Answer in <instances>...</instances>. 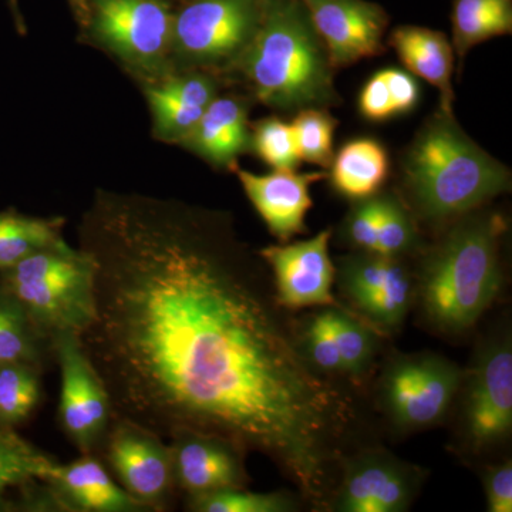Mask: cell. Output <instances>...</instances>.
I'll use <instances>...</instances> for the list:
<instances>
[{"label":"cell","mask_w":512,"mask_h":512,"mask_svg":"<svg viewBox=\"0 0 512 512\" xmlns=\"http://www.w3.org/2000/svg\"><path fill=\"white\" fill-rule=\"evenodd\" d=\"M330 231L295 244L272 245L259 258L274 275L276 299L282 308L301 309L330 305L335 266L329 255Z\"/></svg>","instance_id":"13"},{"label":"cell","mask_w":512,"mask_h":512,"mask_svg":"<svg viewBox=\"0 0 512 512\" xmlns=\"http://www.w3.org/2000/svg\"><path fill=\"white\" fill-rule=\"evenodd\" d=\"M43 487L52 512H150L117 484L99 454L60 463Z\"/></svg>","instance_id":"17"},{"label":"cell","mask_w":512,"mask_h":512,"mask_svg":"<svg viewBox=\"0 0 512 512\" xmlns=\"http://www.w3.org/2000/svg\"><path fill=\"white\" fill-rule=\"evenodd\" d=\"M333 336L342 359L343 372L359 376L365 373L376 353V339L369 328L348 313L329 309Z\"/></svg>","instance_id":"30"},{"label":"cell","mask_w":512,"mask_h":512,"mask_svg":"<svg viewBox=\"0 0 512 512\" xmlns=\"http://www.w3.org/2000/svg\"><path fill=\"white\" fill-rule=\"evenodd\" d=\"M332 72L303 0H265L259 28L232 73L266 107L299 111L336 104Z\"/></svg>","instance_id":"2"},{"label":"cell","mask_w":512,"mask_h":512,"mask_svg":"<svg viewBox=\"0 0 512 512\" xmlns=\"http://www.w3.org/2000/svg\"><path fill=\"white\" fill-rule=\"evenodd\" d=\"M302 349L309 362L323 375L343 372L342 359L330 323L329 309L320 312L311 320L306 329Z\"/></svg>","instance_id":"33"},{"label":"cell","mask_w":512,"mask_h":512,"mask_svg":"<svg viewBox=\"0 0 512 512\" xmlns=\"http://www.w3.org/2000/svg\"><path fill=\"white\" fill-rule=\"evenodd\" d=\"M416 229L412 218L396 198L380 197L379 227H377V254L399 258L413 248Z\"/></svg>","instance_id":"32"},{"label":"cell","mask_w":512,"mask_h":512,"mask_svg":"<svg viewBox=\"0 0 512 512\" xmlns=\"http://www.w3.org/2000/svg\"><path fill=\"white\" fill-rule=\"evenodd\" d=\"M339 284L357 311L383 329L399 326L412 303V278L393 256L366 251L346 256Z\"/></svg>","instance_id":"11"},{"label":"cell","mask_w":512,"mask_h":512,"mask_svg":"<svg viewBox=\"0 0 512 512\" xmlns=\"http://www.w3.org/2000/svg\"><path fill=\"white\" fill-rule=\"evenodd\" d=\"M173 9L165 0H87L83 37L117 60L141 83L174 72Z\"/></svg>","instance_id":"6"},{"label":"cell","mask_w":512,"mask_h":512,"mask_svg":"<svg viewBox=\"0 0 512 512\" xmlns=\"http://www.w3.org/2000/svg\"><path fill=\"white\" fill-rule=\"evenodd\" d=\"M379 215L380 197L366 198L350 212L346 222V235L353 247L359 248L360 251H376Z\"/></svg>","instance_id":"34"},{"label":"cell","mask_w":512,"mask_h":512,"mask_svg":"<svg viewBox=\"0 0 512 512\" xmlns=\"http://www.w3.org/2000/svg\"><path fill=\"white\" fill-rule=\"evenodd\" d=\"M404 187L427 221L463 217L510 188L505 165L440 110L421 128L403 161Z\"/></svg>","instance_id":"3"},{"label":"cell","mask_w":512,"mask_h":512,"mask_svg":"<svg viewBox=\"0 0 512 512\" xmlns=\"http://www.w3.org/2000/svg\"><path fill=\"white\" fill-rule=\"evenodd\" d=\"M43 369L29 363H0V424L18 429L43 397Z\"/></svg>","instance_id":"27"},{"label":"cell","mask_w":512,"mask_h":512,"mask_svg":"<svg viewBox=\"0 0 512 512\" xmlns=\"http://www.w3.org/2000/svg\"><path fill=\"white\" fill-rule=\"evenodd\" d=\"M338 121L325 109L299 110L291 123L299 160L329 168L333 157V134Z\"/></svg>","instance_id":"28"},{"label":"cell","mask_w":512,"mask_h":512,"mask_svg":"<svg viewBox=\"0 0 512 512\" xmlns=\"http://www.w3.org/2000/svg\"><path fill=\"white\" fill-rule=\"evenodd\" d=\"M460 382V370L444 357L431 353L400 357L383 379L384 406L396 426L424 429L446 414Z\"/></svg>","instance_id":"10"},{"label":"cell","mask_w":512,"mask_h":512,"mask_svg":"<svg viewBox=\"0 0 512 512\" xmlns=\"http://www.w3.org/2000/svg\"><path fill=\"white\" fill-rule=\"evenodd\" d=\"M52 348L60 370V430L80 454H99L114 417L109 390L79 335L63 333L53 339Z\"/></svg>","instance_id":"8"},{"label":"cell","mask_w":512,"mask_h":512,"mask_svg":"<svg viewBox=\"0 0 512 512\" xmlns=\"http://www.w3.org/2000/svg\"><path fill=\"white\" fill-rule=\"evenodd\" d=\"M184 2H188V0H184Z\"/></svg>","instance_id":"40"},{"label":"cell","mask_w":512,"mask_h":512,"mask_svg":"<svg viewBox=\"0 0 512 512\" xmlns=\"http://www.w3.org/2000/svg\"><path fill=\"white\" fill-rule=\"evenodd\" d=\"M99 457L134 500L150 512L165 510L175 485L170 446L160 434L114 414Z\"/></svg>","instance_id":"9"},{"label":"cell","mask_w":512,"mask_h":512,"mask_svg":"<svg viewBox=\"0 0 512 512\" xmlns=\"http://www.w3.org/2000/svg\"><path fill=\"white\" fill-rule=\"evenodd\" d=\"M249 106L241 97H215L180 146L217 168L234 170L237 160L251 150Z\"/></svg>","instance_id":"20"},{"label":"cell","mask_w":512,"mask_h":512,"mask_svg":"<svg viewBox=\"0 0 512 512\" xmlns=\"http://www.w3.org/2000/svg\"><path fill=\"white\" fill-rule=\"evenodd\" d=\"M416 473L380 451L360 454L343 463L335 510L402 512L416 494Z\"/></svg>","instance_id":"15"},{"label":"cell","mask_w":512,"mask_h":512,"mask_svg":"<svg viewBox=\"0 0 512 512\" xmlns=\"http://www.w3.org/2000/svg\"><path fill=\"white\" fill-rule=\"evenodd\" d=\"M488 511H512V464L505 461L501 466L491 468L485 477Z\"/></svg>","instance_id":"36"},{"label":"cell","mask_w":512,"mask_h":512,"mask_svg":"<svg viewBox=\"0 0 512 512\" xmlns=\"http://www.w3.org/2000/svg\"><path fill=\"white\" fill-rule=\"evenodd\" d=\"M265 0H188L175 12L171 37L174 72H234L251 45Z\"/></svg>","instance_id":"7"},{"label":"cell","mask_w":512,"mask_h":512,"mask_svg":"<svg viewBox=\"0 0 512 512\" xmlns=\"http://www.w3.org/2000/svg\"><path fill=\"white\" fill-rule=\"evenodd\" d=\"M168 439L175 490L185 497L247 485L245 454L228 441L192 430L174 431Z\"/></svg>","instance_id":"14"},{"label":"cell","mask_w":512,"mask_h":512,"mask_svg":"<svg viewBox=\"0 0 512 512\" xmlns=\"http://www.w3.org/2000/svg\"><path fill=\"white\" fill-rule=\"evenodd\" d=\"M332 69L380 55L389 25L386 10L367 0H303Z\"/></svg>","instance_id":"12"},{"label":"cell","mask_w":512,"mask_h":512,"mask_svg":"<svg viewBox=\"0 0 512 512\" xmlns=\"http://www.w3.org/2000/svg\"><path fill=\"white\" fill-rule=\"evenodd\" d=\"M79 247L96 269L80 340L114 414L262 454L323 507L352 404L309 362L231 217L97 190Z\"/></svg>","instance_id":"1"},{"label":"cell","mask_w":512,"mask_h":512,"mask_svg":"<svg viewBox=\"0 0 512 512\" xmlns=\"http://www.w3.org/2000/svg\"><path fill=\"white\" fill-rule=\"evenodd\" d=\"M70 8H72L77 22L82 26L84 18H86L87 0H69Z\"/></svg>","instance_id":"39"},{"label":"cell","mask_w":512,"mask_h":512,"mask_svg":"<svg viewBox=\"0 0 512 512\" xmlns=\"http://www.w3.org/2000/svg\"><path fill=\"white\" fill-rule=\"evenodd\" d=\"M382 73L392 96L396 116L413 110L420 97L419 84L413 76L399 69H384Z\"/></svg>","instance_id":"37"},{"label":"cell","mask_w":512,"mask_h":512,"mask_svg":"<svg viewBox=\"0 0 512 512\" xmlns=\"http://www.w3.org/2000/svg\"><path fill=\"white\" fill-rule=\"evenodd\" d=\"M59 464L57 458L20 436L18 430L0 424V512H12L19 491L45 480Z\"/></svg>","instance_id":"23"},{"label":"cell","mask_w":512,"mask_h":512,"mask_svg":"<svg viewBox=\"0 0 512 512\" xmlns=\"http://www.w3.org/2000/svg\"><path fill=\"white\" fill-rule=\"evenodd\" d=\"M52 342L35 328L25 311L0 285V363L22 362L45 370Z\"/></svg>","instance_id":"25"},{"label":"cell","mask_w":512,"mask_h":512,"mask_svg":"<svg viewBox=\"0 0 512 512\" xmlns=\"http://www.w3.org/2000/svg\"><path fill=\"white\" fill-rule=\"evenodd\" d=\"M333 187L343 197L362 201L375 197L389 175L386 148L373 138H356L340 148L330 167Z\"/></svg>","instance_id":"22"},{"label":"cell","mask_w":512,"mask_h":512,"mask_svg":"<svg viewBox=\"0 0 512 512\" xmlns=\"http://www.w3.org/2000/svg\"><path fill=\"white\" fill-rule=\"evenodd\" d=\"M409 72L426 80L440 92V110L453 113L454 47L439 30L400 26L389 39Z\"/></svg>","instance_id":"21"},{"label":"cell","mask_w":512,"mask_h":512,"mask_svg":"<svg viewBox=\"0 0 512 512\" xmlns=\"http://www.w3.org/2000/svg\"><path fill=\"white\" fill-rule=\"evenodd\" d=\"M503 218L463 215L431 251L421 274L424 312L437 329L463 332L480 319L501 288Z\"/></svg>","instance_id":"4"},{"label":"cell","mask_w":512,"mask_h":512,"mask_svg":"<svg viewBox=\"0 0 512 512\" xmlns=\"http://www.w3.org/2000/svg\"><path fill=\"white\" fill-rule=\"evenodd\" d=\"M234 170L248 200L276 239L284 244L305 232L306 214L312 208L309 188L326 177L325 173L274 171L256 175L238 167Z\"/></svg>","instance_id":"19"},{"label":"cell","mask_w":512,"mask_h":512,"mask_svg":"<svg viewBox=\"0 0 512 512\" xmlns=\"http://www.w3.org/2000/svg\"><path fill=\"white\" fill-rule=\"evenodd\" d=\"M251 148L275 171H295L301 163L291 123L276 117L258 121L252 126Z\"/></svg>","instance_id":"31"},{"label":"cell","mask_w":512,"mask_h":512,"mask_svg":"<svg viewBox=\"0 0 512 512\" xmlns=\"http://www.w3.org/2000/svg\"><path fill=\"white\" fill-rule=\"evenodd\" d=\"M467 430L477 446L504 439L512 427V350L508 340L481 353L471 379Z\"/></svg>","instance_id":"16"},{"label":"cell","mask_w":512,"mask_h":512,"mask_svg":"<svg viewBox=\"0 0 512 512\" xmlns=\"http://www.w3.org/2000/svg\"><path fill=\"white\" fill-rule=\"evenodd\" d=\"M90 255L62 238L0 271V285L50 342L63 333L82 335L94 315Z\"/></svg>","instance_id":"5"},{"label":"cell","mask_w":512,"mask_h":512,"mask_svg":"<svg viewBox=\"0 0 512 512\" xmlns=\"http://www.w3.org/2000/svg\"><path fill=\"white\" fill-rule=\"evenodd\" d=\"M453 47L460 59L493 37L512 32V0H454Z\"/></svg>","instance_id":"24"},{"label":"cell","mask_w":512,"mask_h":512,"mask_svg":"<svg viewBox=\"0 0 512 512\" xmlns=\"http://www.w3.org/2000/svg\"><path fill=\"white\" fill-rule=\"evenodd\" d=\"M185 507L194 512H289L296 510L288 495L252 493L244 488H224L212 493L185 497Z\"/></svg>","instance_id":"29"},{"label":"cell","mask_w":512,"mask_h":512,"mask_svg":"<svg viewBox=\"0 0 512 512\" xmlns=\"http://www.w3.org/2000/svg\"><path fill=\"white\" fill-rule=\"evenodd\" d=\"M64 224L62 217H33L13 208L0 211V271L64 238Z\"/></svg>","instance_id":"26"},{"label":"cell","mask_w":512,"mask_h":512,"mask_svg":"<svg viewBox=\"0 0 512 512\" xmlns=\"http://www.w3.org/2000/svg\"><path fill=\"white\" fill-rule=\"evenodd\" d=\"M153 134L164 143L180 144L218 96L217 76L200 70L173 72L144 84Z\"/></svg>","instance_id":"18"},{"label":"cell","mask_w":512,"mask_h":512,"mask_svg":"<svg viewBox=\"0 0 512 512\" xmlns=\"http://www.w3.org/2000/svg\"><path fill=\"white\" fill-rule=\"evenodd\" d=\"M8 2L10 10H12L13 19H15V26L18 29L20 35L26 33V23L23 20L22 13H20L18 0H6Z\"/></svg>","instance_id":"38"},{"label":"cell","mask_w":512,"mask_h":512,"mask_svg":"<svg viewBox=\"0 0 512 512\" xmlns=\"http://www.w3.org/2000/svg\"><path fill=\"white\" fill-rule=\"evenodd\" d=\"M359 110L363 117L372 121H383L396 116L392 96L382 70L363 87L359 97Z\"/></svg>","instance_id":"35"}]
</instances>
